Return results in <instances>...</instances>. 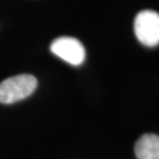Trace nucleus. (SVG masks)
I'll list each match as a JSON object with an SVG mask.
<instances>
[{"label": "nucleus", "mask_w": 159, "mask_h": 159, "mask_svg": "<svg viewBox=\"0 0 159 159\" xmlns=\"http://www.w3.org/2000/svg\"><path fill=\"white\" fill-rule=\"evenodd\" d=\"M37 88V80L32 74H18L0 83V102L15 103L29 97Z\"/></svg>", "instance_id": "obj_1"}, {"label": "nucleus", "mask_w": 159, "mask_h": 159, "mask_svg": "<svg viewBox=\"0 0 159 159\" xmlns=\"http://www.w3.org/2000/svg\"><path fill=\"white\" fill-rule=\"evenodd\" d=\"M134 154L138 159H159V135H142L134 145Z\"/></svg>", "instance_id": "obj_4"}, {"label": "nucleus", "mask_w": 159, "mask_h": 159, "mask_svg": "<svg viewBox=\"0 0 159 159\" xmlns=\"http://www.w3.org/2000/svg\"><path fill=\"white\" fill-rule=\"evenodd\" d=\"M134 29L137 38L146 47L159 45V13L146 9L139 12L134 23Z\"/></svg>", "instance_id": "obj_2"}, {"label": "nucleus", "mask_w": 159, "mask_h": 159, "mask_svg": "<svg viewBox=\"0 0 159 159\" xmlns=\"http://www.w3.org/2000/svg\"><path fill=\"white\" fill-rule=\"evenodd\" d=\"M50 51L73 66L81 65L85 60V49L82 43L74 37L63 36L55 39L50 45Z\"/></svg>", "instance_id": "obj_3"}]
</instances>
